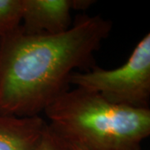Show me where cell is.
Segmentation results:
<instances>
[{"instance_id": "6da1fadb", "label": "cell", "mask_w": 150, "mask_h": 150, "mask_svg": "<svg viewBox=\"0 0 150 150\" xmlns=\"http://www.w3.org/2000/svg\"><path fill=\"white\" fill-rule=\"evenodd\" d=\"M100 15H83L57 34L20 29L0 41V112L38 115L69 89L75 69L93 68V54L112 30Z\"/></svg>"}, {"instance_id": "7a4b0ae2", "label": "cell", "mask_w": 150, "mask_h": 150, "mask_svg": "<svg viewBox=\"0 0 150 150\" xmlns=\"http://www.w3.org/2000/svg\"><path fill=\"white\" fill-rule=\"evenodd\" d=\"M43 112L63 139L87 150H140L150 134V108L115 104L79 88L64 92Z\"/></svg>"}, {"instance_id": "3957f363", "label": "cell", "mask_w": 150, "mask_h": 150, "mask_svg": "<svg viewBox=\"0 0 150 150\" xmlns=\"http://www.w3.org/2000/svg\"><path fill=\"white\" fill-rule=\"evenodd\" d=\"M70 83L97 93L115 104L149 108L150 33L137 43L122 66L113 69L94 66L85 72L75 71L70 75Z\"/></svg>"}, {"instance_id": "277c9868", "label": "cell", "mask_w": 150, "mask_h": 150, "mask_svg": "<svg viewBox=\"0 0 150 150\" xmlns=\"http://www.w3.org/2000/svg\"><path fill=\"white\" fill-rule=\"evenodd\" d=\"M93 0H23L21 30L26 34H57L72 26V10H84Z\"/></svg>"}, {"instance_id": "5b68a950", "label": "cell", "mask_w": 150, "mask_h": 150, "mask_svg": "<svg viewBox=\"0 0 150 150\" xmlns=\"http://www.w3.org/2000/svg\"><path fill=\"white\" fill-rule=\"evenodd\" d=\"M48 123L39 115L0 112V150H38Z\"/></svg>"}, {"instance_id": "8992f818", "label": "cell", "mask_w": 150, "mask_h": 150, "mask_svg": "<svg viewBox=\"0 0 150 150\" xmlns=\"http://www.w3.org/2000/svg\"><path fill=\"white\" fill-rule=\"evenodd\" d=\"M22 16L23 0H0V41L20 29Z\"/></svg>"}, {"instance_id": "52a82bcc", "label": "cell", "mask_w": 150, "mask_h": 150, "mask_svg": "<svg viewBox=\"0 0 150 150\" xmlns=\"http://www.w3.org/2000/svg\"><path fill=\"white\" fill-rule=\"evenodd\" d=\"M38 150H70L68 144L53 129L48 127L43 134V140Z\"/></svg>"}, {"instance_id": "ba28073f", "label": "cell", "mask_w": 150, "mask_h": 150, "mask_svg": "<svg viewBox=\"0 0 150 150\" xmlns=\"http://www.w3.org/2000/svg\"><path fill=\"white\" fill-rule=\"evenodd\" d=\"M68 145H69V148L70 150H87L85 149L84 148H83V147H81L79 145L76 144H73V143H69V142H67V141H65Z\"/></svg>"}]
</instances>
